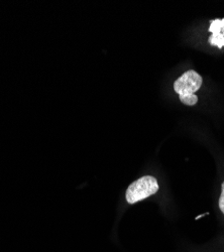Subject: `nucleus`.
I'll list each match as a JSON object with an SVG mask.
<instances>
[{
    "instance_id": "7ed1b4c3",
    "label": "nucleus",
    "mask_w": 224,
    "mask_h": 252,
    "mask_svg": "<svg viewBox=\"0 0 224 252\" xmlns=\"http://www.w3.org/2000/svg\"><path fill=\"white\" fill-rule=\"evenodd\" d=\"M209 32L212 33L209 38V44L213 47L221 49L224 47V18L211 20Z\"/></svg>"
},
{
    "instance_id": "f257e3e1",
    "label": "nucleus",
    "mask_w": 224,
    "mask_h": 252,
    "mask_svg": "<svg viewBox=\"0 0 224 252\" xmlns=\"http://www.w3.org/2000/svg\"><path fill=\"white\" fill-rule=\"evenodd\" d=\"M201 86L202 77L193 70L187 71L174 83V89L179 94L180 101L188 106H194L197 104L198 97L195 92H197Z\"/></svg>"
},
{
    "instance_id": "20e7f679",
    "label": "nucleus",
    "mask_w": 224,
    "mask_h": 252,
    "mask_svg": "<svg viewBox=\"0 0 224 252\" xmlns=\"http://www.w3.org/2000/svg\"><path fill=\"white\" fill-rule=\"evenodd\" d=\"M219 208L221 210V212L224 214V182L221 185V195L219 199Z\"/></svg>"
},
{
    "instance_id": "f03ea898",
    "label": "nucleus",
    "mask_w": 224,
    "mask_h": 252,
    "mask_svg": "<svg viewBox=\"0 0 224 252\" xmlns=\"http://www.w3.org/2000/svg\"><path fill=\"white\" fill-rule=\"evenodd\" d=\"M158 191V181L152 176H145L134 181L128 188L126 199L128 204H134L155 195Z\"/></svg>"
}]
</instances>
